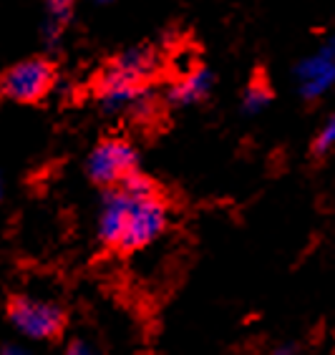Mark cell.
Here are the masks:
<instances>
[{"label": "cell", "mask_w": 335, "mask_h": 355, "mask_svg": "<svg viewBox=\"0 0 335 355\" xmlns=\"http://www.w3.org/2000/svg\"><path fill=\"white\" fill-rule=\"evenodd\" d=\"M154 66V55L144 48H134L129 53H123L114 66H111L101 78V98L106 111H126L131 106H139L144 101V81Z\"/></svg>", "instance_id": "6da1fadb"}, {"label": "cell", "mask_w": 335, "mask_h": 355, "mask_svg": "<svg viewBox=\"0 0 335 355\" xmlns=\"http://www.w3.org/2000/svg\"><path fill=\"white\" fill-rule=\"evenodd\" d=\"M129 194V191H126ZM129 214H126V225H123L121 242L117 250L121 252H137L149 247L154 239L162 237V232L166 230V205L162 202L157 191L151 194H129Z\"/></svg>", "instance_id": "7a4b0ae2"}, {"label": "cell", "mask_w": 335, "mask_h": 355, "mask_svg": "<svg viewBox=\"0 0 335 355\" xmlns=\"http://www.w3.org/2000/svg\"><path fill=\"white\" fill-rule=\"evenodd\" d=\"M8 318L18 333L33 340H51L61 335L66 325V315L55 302L33 300V297H15L8 308Z\"/></svg>", "instance_id": "3957f363"}, {"label": "cell", "mask_w": 335, "mask_h": 355, "mask_svg": "<svg viewBox=\"0 0 335 355\" xmlns=\"http://www.w3.org/2000/svg\"><path fill=\"white\" fill-rule=\"evenodd\" d=\"M134 169H137V151L123 139H106L89 157V177L101 187H119L121 179Z\"/></svg>", "instance_id": "277c9868"}, {"label": "cell", "mask_w": 335, "mask_h": 355, "mask_svg": "<svg viewBox=\"0 0 335 355\" xmlns=\"http://www.w3.org/2000/svg\"><path fill=\"white\" fill-rule=\"evenodd\" d=\"M53 86V69L43 58H31L8 71L0 81V91L21 103L41 101Z\"/></svg>", "instance_id": "5b68a950"}, {"label": "cell", "mask_w": 335, "mask_h": 355, "mask_svg": "<svg viewBox=\"0 0 335 355\" xmlns=\"http://www.w3.org/2000/svg\"><path fill=\"white\" fill-rule=\"evenodd\" d=\"M295 76H298V86L305 98H318L328 94L335 83V53L325 48L320 53L302 58L295 69Z\"/></svg>", "instance_id": "8992f818"}, {"label": "cell", "mask_w": 335, "mask_h": 355, "mask_svg": "<svg viewBox=\"0 0 335 355\" xmlns=\"http://www.w3.org/2000/svg\"><path fill=\"white\" fill-rule=\"evenodd\" d=\"M131 197L121 187H111V191L103 197L101 217H98V239L106 247H119L126 225V214H129Z\"/></svg>", "instance_id": "52a82bcc"}, {"label": "cell", "mask_w": 335, "mask_h": 355, "mask_svg": "<svg viewBox=\"0 0 335 355\" xmlns=\"http://www.w3.org/2000/svg\"><path fill=\"white\" fill-rule=\"evenodd\" d=\"M209 89H212V73L205 69H197L191 71V73H187L184 78H179L169 89L166 98L174 106H189V103L202 101L209 94Z\"/></svg>", "instance_id": "ba28073f"}, {"label": "cell", "mask_w": 335, "mask_h": 355, "mask_svg": "<svg viewBox=\"0 0 335 355\" xmlns=\"http://www.w3.org/2000/svg\"><path fill=\"white\" fill-rule=\"evenodd\" d=\"M267 103H270V91L265 86H252V89H247L245 98H242V109L247 114H260L267 109Z\"/></svg>", "instance_id": "9c48e42d"}, {"label": "cell", "mask_w": 335, "mask_h": 355, "mask_svg": "<svg viewBox=\"0 0 335 355\" xmlns=\"http://www.w3.org/2000/svg\"><path fill=\"white\" fill-rule=\"evenodd\" d=\"M71 6H74V0H48V13H51L48 23H53L58 28L66 26L71 18Z\"/></svg>", "instance_id": "30bf717a"}, {"label": "cell", "mask_w": 335, "mask_h": 355, "mask_svg": "<svg viewBox=\"0 0 335 355\" xmlns=\"http://www.w3.org/2000/svg\"><path fill=\"white\" fill-rule=\"evenodd\" d=\"M335 146V114L323 123V129L318 131V139H315V151L318 154H328Z\"/></svg>", "instance_id": "8fae6325"}, {"label": "cell", "mask_w": 335, "mask_h": 355, "mask_svg": "<svg viewBox=\"0 0 335 355\" xmlns=\"http://www.w3.org/2000/svg\"><path fill=\"white\" fill-rule=\"evenodd\" d=\"M66 355H96V350L91 348L89 343H83V340H74L66 348Z\"/></svg>", "instance_id": "7c38bea8"}, {"label": "cell", "mask_w": 335, "mask_h": 355, "mask_svg": "<svg viewBox=\"0 0 335 355\" xmlns=\"http://www.w3.org/2000/svg\"><path fill=\"white\" fill-rule=\"evenodd\" d=\"M0 355H33V353H28V350L18 348V345H8V348L0 350Z\"/></svg>", "instance_id": "4fadbf2b"}, {"label": "cell", "mask_w": 335, "mask_h": 355, "mask_svg": "<svg viewBox=\"0 0 335 355\" xmlns=\"http://www.w3.org/2000/svg\"><path fill=\"white\" fill-rule=\"evenodd\" d=\"M270 355H298V353H295L293 348H275Z\"/></svg>", "instance_id": "5bb4252c"}, {"label": "cell", "mask_w": 335, "mask_h": 355, "mask_svg": "<svg viewBox=\"0 0 335 355\" xmlns=\"http://www.w3.org/2000/svg\"><path fill=\"white\" fill-rule=\"evenodd\" d=\"M328 48H330V51H333V53H335V38H333V43H330Z\"/></svg>", "instance_id": "9a60e30c"}, {"label": "cell", "mask_w": 335, "mask_h": 355, "mask_svg": "<svg viewBox=\"0 0 335 355\" xmlns=\"http://www.w3.org/2000/svg\"><path fill=\"white\" fill-rule=\"evenodd\" d=\"M96 3H111V0H96Z\"/></svg>", "instance_id": "2e32d148"}]
</instances>
